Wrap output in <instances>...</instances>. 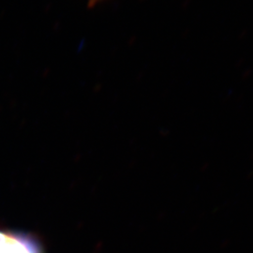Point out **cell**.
<instances>
[{"label":"cell","mask_w":253,"mask_h":253,"mask_svg":"<svg viewBox=\"0 0 253 253\" xmlns=\"http://www.w3.org/2000/svg\"><path fill=\"white\" fill-rule=\"evenodd\" d=\"M0 253H37V251L27 240L0 232Z\"/></svg>","instance_id":"1"}]
</instances>
